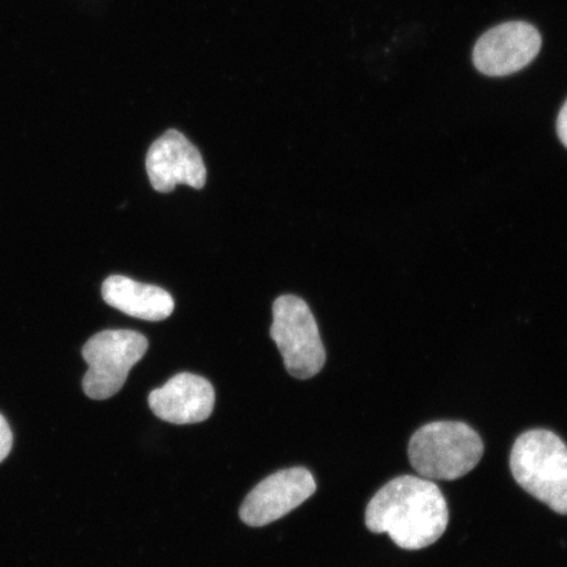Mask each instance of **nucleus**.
Instances as JSON below:
<instances>
[{
  "label": "nucleus",
  "mask_w": 567,
  "mask_h": 567,
  "mask_svg": "<svg viewBox=\"0 0 567 567\" xmlns=\"http://www.w3.org/2000/svg\"><path fill=\"white\" fill-rule=\"evenodd\" d=\"M147 349V339L137 331L105 330L92 337L82 350L89 364L83 378L84 393L97 401L117 394Z\"/></svg>",
  "instance_id": "nucleus-5"
},
{
  "label": "nucleus",
  "mask_w": 567,
  "mask_h": 567,
  "mask_svg": "<svg viewBox=\"0 0 567 567\" xmlns=\"http://www.w3.org/2000/svg\"><path fill=\"white\" fill-rule=\"evenodd\" d=\"M542 34L524 21H509L486 32L473 51L474 66L488 76H506L529 65L540 52Z\"/></svg>",
  "instance_id": "nucleus-6"
},
{
  "label": "nucleus",
  "mask_w": 567,
  "mask_h": 567,
  "mask_svg": "<svg viewBox=\"0 0 567 567\" xmlns=\"http://www.w3.org/2000/svg\"><path fill=\"white\" fill-rule=\"evenodd\" d=\"M103 299L110 307L144 321L159 322L173 315L175 302L165 289L134 281L122 275L103 282Z\"/></svg>",
  "instance_id": "nucleus-10"
},
{
  "label": "nucleus",
  "mask_w": 567,
  "mask_h": 567,
  "mask_svg": "<svg viewBox=\"0 0 567 567\" xmlns=\"http://www.w3.org/2000/svg\"><path fill=\"white\" fill-rule=\"evenodd\" d=\"M450 522L441 488L423 477L401 476L382 486L368 503L367 528L388 534L396 547L420 550L435 544Z\"/></svg>",
  "instance_id": "nucleus-1"
},
{
  "label": "nucleus",
  "mask_w": 567,
  "mask_h": 567,
  "mask_svg": "<svg viewBox=\"0 0 567 567\" xmlns=\"http://www.w3.org/2000/svg\"><path fill=\"white\" fill-rule=\"evenodd\" d=\"M316 491V481L305 467L275 473L247 495L240 519L247 526H267L302 505Z\"/></svg>",
  "instance_id": "nucleus-7"
},
{
  "label": "nucleus",
  "mask_w": 567,
  "mask_h": 567,
  "mask_svg": "<svg viewBox=\"0 0 567 567\" xmlns=\"http://www.w3.org/2000/svg\"><path fill=\"white\" fill-rule=\"evenodd\" d=\"M272 313L271 338L287 371L300 380L315 378L326 363V351L309 305L286 295L275 301Z\"/></svg>",
  "instance_id": "nucleus-4"
},
{
  "label": "nucleus",
  "mask_w": 567,
  "mask_h": 567,
  "mask_svg": "<svg viewBox=\"0 0 567 567\" xmlns=\"http://www.w3.org/2000/svg\"><path fill=\"white\" fill-rule=\"evenodd\" d=\"M557 133L559 140L567 147V102L564 104L563 110L559 111L557 120Z\"/></svg>",
  "instance_id": "nucleus-12"
},
{
  "label": "nucleus",
  "mask_w": 567,
  "mask_h": 567,
  "mask_svg": "<svg viewBox=\"0 0 567 567\" xmlns=\"http://www.w3.org/2000/svg\"><path fill=\"white\" fill-rule=\"evenodd\" d=\"M484 450V442L471 425L432 422L411 436L409 460L423 478L455 481L478 465Z\"/></svg>",
  "instance_id": "nucleus-2"
},
{
  "label": "nucleus",
  "mask_w": 567,
  "mask_h": 567,
  "mask_svg": "<svg viewBox=\"0 0 567 567\" xmlns=\"http://www.w3.org/2000/svg\"><path fill=\"white\" fill-rule=\"evenodd\" d=\"M216 393L210 382L193 373H179L165 386L153 390L148 405L159 420L173 424L207 421L215 409Z\"/></svg>",
  "instance_id": "nucleus-9"
},
{
  "label": "nucleus",
  "mask_w": 567,
  "mask_h": 567,
  "mask_svg": "<svg viewBox=\"0 0 567 567\" xmlns=\"http://www.w3.org/2000/svg\"><path fill=\"white\" fill-rule=\"evenodd\" d=\"M12 449V432L4 416L0 414V463L10 455Z\"/></svg>",
  "instance_id": "nucleus-11"
},
{
  "label": "nucleus",
  "mask_w": 567,
  "mask_h": 567,
  "mask_svg": "<svg viewBox=\"0 0 567 567\" xmlns=\"http://www.w3.org/2000/svg\"><path fill=\"white\" fill-rule=\"evenodd\" d=\"M509 467L524 491L567 515V446L561 439L548 430L524 432L513 446Z\"/></svg>",
  "instance_id": "nucleus-3"
},
{
  "label": "nucleus",
  "mask_w": 567,
  "mask_h": 567,
  "mask_svg": "<svg viewBox=\"0 0 567 567\" xmlns=\"http://www.w3.org/2000/svg\"><path fill=\"white\" fill-rule=\"evenodd\" d=\"M146 172L152 187L161 194L173 193L177 184L202 189L207 183L200 152L175 130L167 131L148 148Z\"/></svg>",
  "instance_id": "nucleus-8"
}]
</instances>
